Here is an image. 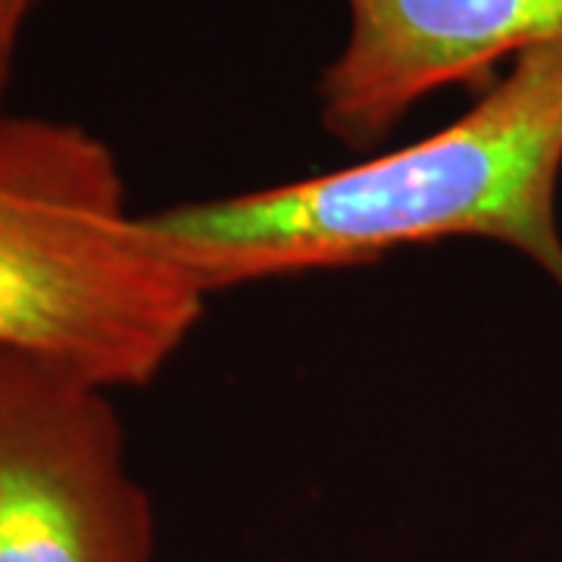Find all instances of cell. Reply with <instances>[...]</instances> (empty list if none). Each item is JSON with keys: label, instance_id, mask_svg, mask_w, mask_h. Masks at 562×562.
<instances>
[{"label": "cell", "instance_id": "6da1fadb", "mask_svg": "<svg viewBox=\"0 0 562 562\" xmlns=\"http://www.w3.org/2000/svg\"><path fill=\"white\" fill-rule=\"evenodd\" d=\"M562 44L525 50L460 120L401 150L144 213V228L206 294L366 266L413 244L487 238L562 288Z\"/></svg>", "mask_w": 562, "mask_h": 562}, {"label": "cell", "instance_id": "7a4b0ae2", "mask_svg": "<svg viewBox=\"0 0 562 562\" xmlns=\"http://www.w3.org/2000/svg\"><path fill=\"white\" fill-rule=\"evenodd\" d=\"M206 297L128 210L106 140L0 110V350L103 391L144 387L191 338Z\"/></svg>", "mask_w": 562, "mask_h": 562}, {"label": "cell", "instance_id": "3957f363", "mask_svg": "<svg viewBox=\"0 0 562 562\" xmlns=\"http://www.w3.org/2000/svg\"><path fill=\"white\" fill-rule=\"evenodd\" d=\"M110 391L0 350V562H154Z\"/></svg>", "mask_w": 562, "mask_h": 562}, {"label": "cell", "instance_id": "277c9868", "mask_svg": "<svg viewBox=\"0 0 562 562\" xmlns=\"http://www.w3.org/2000/svg\"><path fill=\"white\" fill-rule=\"evenodd\" d=\"M347 35L319 76L322 128L382 144L425 98L487 81L503 60L562 44V0H344Z\"/></svg>", "mask_w": 562, "mask_h": 562}, {"label": "cell", "instance_id": "5b68a950", "mask_svg": "<svg viewBox=\"0 0 562 562\" xmlns=\"http://www.w3.org/2000/svg\"><path fill=\"white\" fill-rule=\"evenodd\" d=\"M41 0H0V91L7 94L13 60L25 35V25L35 16Z\"/></svg>", "mask_w": 562, "mask_h": 562}, {"label": "cell", "instance_id": "8992f818", "mask_svg": "<svg viewBox=\"0 0 562 562\" xmlns=\"http://www.w3.org/2000/svg\"><path fill=\"white\" fill-rule=\"evenodd\" d=\"M0 103H3V91H0Z\"/></svg>", "mask_w": 562, "mask_h": 562}]
</instances>
